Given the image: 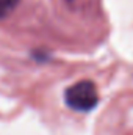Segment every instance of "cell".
Listing matches in <instances>:
<instances>
[{"label": "cell", "instance_id": "1", "mask_svg": "<svg viewBox=\"0 0 133 135\" xmlns=\"http://www.w3.org/2000/svg\"><path fill=\"white\" fill-rule=\"evenodd\" d=\"M64 102L75 112H91L99 102L97 88L91 80H80L64 91Z\"/></svg>", "mask_w": 133, "mask_h": 135}, {"label": "cell", "instance_id": "2", "mask_svg": "<svg viewBox=\"0 0 133 135\" xmlns=\"http://www.w3.org/2000/svg\"><path fill=\"white\" fill-rule=\"evenodd\" d=\"M17 5H19V0H0V19L11 14Z\"/></svg>", "mask_w": 133, "mask_h": 135}]
</instances>
